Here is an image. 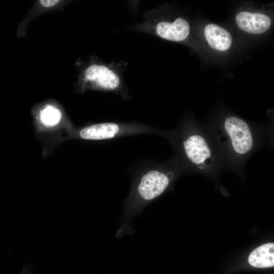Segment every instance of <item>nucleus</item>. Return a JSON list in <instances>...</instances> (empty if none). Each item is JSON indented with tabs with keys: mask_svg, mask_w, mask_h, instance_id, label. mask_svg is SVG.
Segmentation results:
<instances>
[{
	"mask_svg": "<svg viewBox=\"0 0 274 274\" xmlns=\"http://www.w3.org/2000/svg\"><path fill=\"white\" fill-rule=\"evenodd\" d=\"M127 63L125 61L107 63L93 59L82 69L79 76L78 85L81 91L96 90L112 92L123 99L130 97L123 76Z\"/></svg>",
	"mask_w": 274,
	"mask_h": 274,
	"instance_id": "1",
	"label": "nucleus"
},
{
	"mask_svg": "<svg viewBox=\"0 0 274 274\" xmlns=\"http://www.w3.org/2000/svg\"><path fill=\"white\" fill-rule=\"evenodd\" d=\"M136 176L130 195L131 202L145 203L162 194L173 177L171 172L166 174L153 167L150 162L142 165Z\"/></svg>",
	"mask_w": 274,
	"mask_h": 274,
	"instance_id": "2",
	"label": "nucleus"
},
{
	"mask_svg": "<svg viewBox=\"0 0 274 274\" xmlns=\"http://www.w3.org/2000/svg\"><path fill=\"white\" fill-rule=\"evenodd\" d=\"M154 132L150 126L138 123L103 122L81 128L75 132L74 136L85 140L102 141Z\"/></svg>",
	"mask_w": 274,
	"mask_h": 274,
	"instance_id": "3",
	"label": "nucleus"
},
{
	"mask_svg": "<svg viewBox=\"0 0 274 274\" xmlns=\"http://www.w3.org/2000/svg\"><path fill=\"white\" fill-rule=\"evenodd\" d=\"M129 30L144 32L170 41L182 42L190 33L187 21L178 17L173 21L156 20L144 14V20L128 28Z\"/></svg>",
	"mask_w": 274,
	"mask_h": 274,
	"instance_id": "4",
	"label": "nucleus"
},
{
	"mask_svg": "<svg viewBox=\"0 0 274 274\" xmlns=\"http://www.w3.org/2000/svg\"><path fill=\"white\" fill-rule=\"evenodd\" d=\"M224 124L235 151L241 154L248 152L253 145L252 137L248 124L235 117H228Z\"/></svg>",
	"mask_w": 274,
	"mask_h": 274,
	"instance_id": "5",
	"label": "nucleus"
},
{
	"mask_svg": "<svg viewBox=\"0 0 274 274\" xmlns=\"http://www.w3.org/2000/svg\"><path fill=\"white\" fill-rule=\"evenodd\" d=\"M235 21L241 29L252 34L265 32L271 23L270 18L265 14L246 11L238 13L235 17Z\"/></svg>",
	"mask_w": 274,
	"mask_h": 274,
	"instance_id": "6",
	"label": "nucleus"
},
{
	"mask_svg": "<svg viewBox=\"0 0 274 274\" xmlns=\"http://www.w3.org/2000/svg\"><path fill=\"white\" fill-rule=\"evenodd\" d=\"M184 149L188 158L193 163L199 164L211 156L210 148L200 135L189 136L183 143Z\"/></svg>",
	"mask_w": 274,
	"mask_h": 274,
	"instance_id": "7",
	"label": "nucleus"
},
{
	"mask_svg": "<svg viewBox=\"0 0 274 274\" xmlns=\"http://www.w3.org/2000/svg\"><path fill=\"white\" fill-rule=\"evenodd\" d=\"M204 34L210 46L215 50L224 51L231 46L232 37L229 32L216 24H208L204 28Z\"/></svg>",
	"mask_w": 274,
	"mask_h": 274,
	"instance_id": "8",
	"label": "nucleus"
},
{
	"mask_svg": "<svg viewBox=\"0 0 274 274\" xmlns=\"http://www.w3.org/2000/svg\"><path fill=\"white\" fill-rule=\"evenodd\" d=\"M249 264L257 268L274 266V244L267 243L254 250L248 258Z\"/></svg>",
	"mask_w": 274,
	"mask_h": 274,
	"instance_id": "9",
	"label": "nucleus"
},
{
	"mask_svg": "<svg viewBox=\"0 0 274 274\" xmlns=\"http://www.w3.org/2000/svg\"><path fill=\"white\" fill-rule=\"evenodd\" d=\"M61 118V113L56 107L48 105L45 107L40 113V119L42 123L48 126L57 124Z\"/></svg>",
	"mask_w": 274,
	"mask_h": 274,
	"instance_id": "10",
	"label": "nucleus"
}]
</instances>
